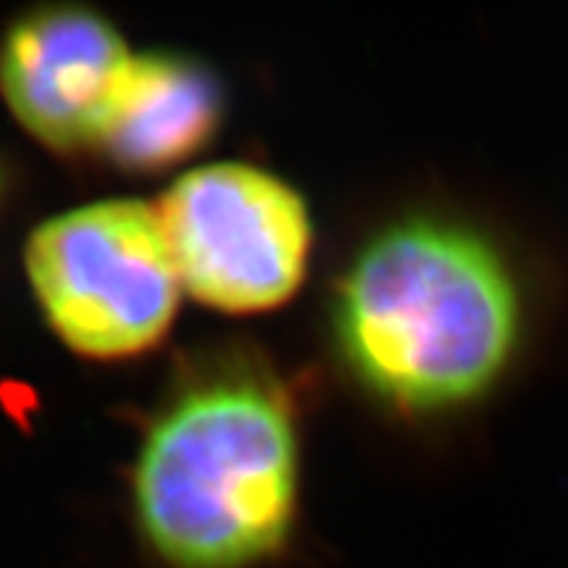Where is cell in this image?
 I'll return each instance as SVG.
<instances>
[{
  "label": "cell",
  "instance_id": "obj_1",
  "mask_svg": "<svg viewBox=\"0 0 568 568\" xmlns=\"http://www.w3.org/2000/svg\"><path fill=\"white\" fill-rule=\"evenodd\" d=\"M337 353L376 403L416 422L487 403L527 351L531 301L516 255L458 211L376 230L337 284Z\"/></svg>",
  "mask_w": 568,
  "mask_h": 568
},
{
  "label": "cell",
  "instance_id": "obj_2",
  "mask_svg": "<svg viewBox=\"0 0 568 568\" xmlns=\"http://www.w3.org/2000/svg\"><path fill=\"white\" fill-rule=\"evenodd\" d=\"M297 481L287 395L253 364H222L153 418L134 466V518L166 568H264L293 539Z\"/></svg>",
  "mask_w": 568,
  "mask_h": 568
},
{
  "label": "cell",
  "instance_id": "obj_3",
  "mask_svg": "<svg viewBox=\"0 0 568 568\" xmlns=\"http://www.w3.org/2000/svg\"><path fill=\"white\" fill-rule=\"evenodd\" d=\"M24 266L53 332L98 361L132 358L166 335L180 272L159 211L101 201L59 213L32 232Z\"/></svg>",
  "mask_w": 568,
  "mask_h": 568
},
{
  "label": "cell",
  "instance_id": "obj_4",
  "mask_svg": "<svg viewBox=\"0 0 568 568\" xmlns=\"http://www.w3.org/2000/svg\"><path fill=\"white\" fill-rule=\"evenodd\" d=\"M182 287L226 314H258L295 295L308 268L314 224L287 182L213 163L180 176L159 209Z\"/></svg>",
  "mask_w": 568,
  "mask_h": 568
},
{
  "label": "cell",
  "instance_id": "obj_5",
  "mask_svg": "<svg viewBox=\"0 0 568 568\" xmlns=\"http://www.w3.org/2000/svg\"><path fill=\"white\" fill-rule=\"evenodd\" d=\"M134 55L116 27L82 6H45L0 42V92L32 138L55 151L101 145Z\"/></svg>",
  "mask_w": 568,
  "mask_h": 568
},
{
  "label": "cell",
  "instance_id": "obj_6",
  "mask_svg": "<svg viewBox=\"0 0 568 568\" xmlns=\"http://www.w3.org/2000/svg\"><path fill=\"white\" fill-rule=\"evenodd\" d=\"M222 84L205 63L148 53L130 74L101 148L130 172H161L201 151L222 122Z\"/></svg>",
  "mask_w": 568,
  "mask_h": 568
}]
</instances>
